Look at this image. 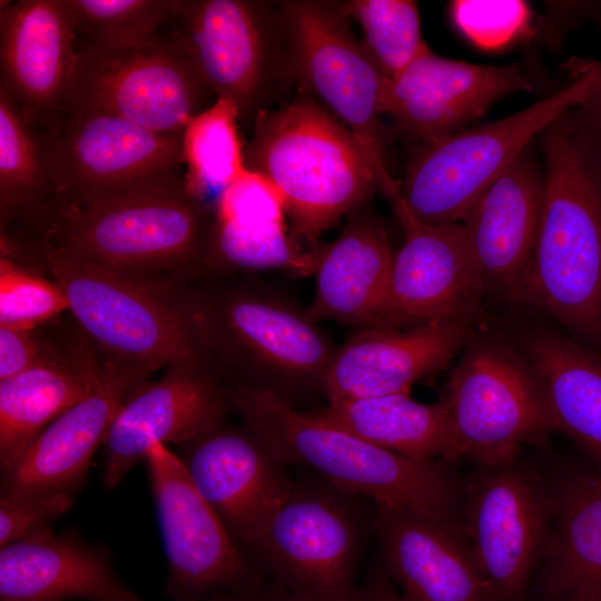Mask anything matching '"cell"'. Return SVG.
Returning <instances> with one entry per match:
<instances>
[{
	"instance_id": "1",
	"label": "cell",
	"mask_w": 601,
	"mask_h": 601,
	"mask_svg": "<svg viewBox=\"0 0 601 601\" xmlns=\"http://www.w3.org/2000/svg\"><path fill=\"white\" fill-rule=\"evenodd\" d=\"M545 197L522 303L601 346V150L573 109L541 135Z\"/></svg>"
},
{
	"instance_id": "2",
	"label": "cell",
	"mask_w": 601,
	"mask_h": 601,
	"mask_svg": "<svg viewBox=\"0 0 601 601\" xmlns=\"http://www.w3.org/2000/svg\"><path fill=\"white\" fill-rule=\"evenodd\" d=\"M236 275L181 282V297L217 372L231 384L290 395L322 388L337 347L306 312Z\"/></svg>"
},
{
	"instance_id": "3",
	"label": "cell",
	"mask_w": 601,
	"mask_h": 601,
	"mask_svg": "<svg viewBox=\"0 0 601 601\" xmlns=\"http://www.w3.org/2000/svg\"><path fill=\"white\" fill-rule=\"evenodd\" d=\"M243 426L280 463L315 469L344 494L420 512L461 526L464 485L450 465L417 461L328 425L265 390L229 384Z\"/></svg>"
},
{
	"instance_id": "4",
	"label": "cell",
	"mask_w": 601,
	"mask_h": 601,
	"mask_svg": "<svg viewBox=\"0 0 601 601\" xmlns=\"http://www.w3.org/2000/svg\"><path fill=\"white\" fill-rule=\"evenodd\" d=\"M245 161L282 195L292 234L313 246L377 191L353 134L308 95L257 114Z\"/></svg>"
},
{
	"instance_id": "5",
	"label": "cell",
	"mask_w": 601,
	"mask_h": 601,
	"mask_svg": "<svg viewBox=\"0 0 601 601\" xmlns=\"http://www.w3.org/2000/svg\"><path fill=\"white\" fill-rule=\"evenodd\" d=\"M214 208L185 187L53 207L35 247L111 268L190 282L205 276Z\"/></svg>"
},
{
	"instance_id": "6",
	"label": "cell",
	"mask_w": 601,
	"mask_h": 601,
	"mask_svg": "<svg viewBox=\"0 0 601 601\" xmlns=\"http://www.w3.org/2000/svg\"><path fill=\"white\" fill-rule=\"evenodd\" d=\"M36 259L63 289L75 325L104 357L157 370L173 364L215 368L185 307L181 282L48 248L37 249Z\"/></svg>"
},
{
	"instance_id": "7",
	"label": "cell",
	"mask_w": 601,
	"mask_h": 601,
	"mask_svg": "<svg viewBox=\"0 0 601 601\" xmlns=\"http://www.w3.org/2000/svg\"><path fill=\"white\" fill-rule=\"evenodd\" d=\"M28 125L52 208L185 185L183 134L66 105Z\"/></svg>"
},
{
	"instance_id": "8",
	"label": "cell",
	"mask_w": 601,
	"mask_h": 601,
	"mask_svg": "<svg viewBox=\"0 0 601 601\" xmlns=\"http://www.w3.org/2000/svg\"><path fill=\"white\" fill-rule=\"evenodd\" d=\"M601 87V61L556 92L502 119L420 144L400 198L428 225L460 223L483 191L566 111Z\"/></svg>"
},
{
	"instance_id": "9",
	"label": "cell",
	"mask_w": 601,
	"mask_h": 601,
	"mask_svg": "<svg viewBox=\"0 0 601 601\" xmlns=\"http://www.w3.org/2000/svg\"><path fill=\"white\" fill-rule=\"evenodd\" d=\"M279 11L289 73L353 134L377 191L393 204L400 184L387 167L381 121L386 78L353 33L341 4L287 1Z\"/></svg>"
},
{
	"instance_id": "10",
	"label": "cell",
	"mask_w": 601,
	"mask_h": 601,
	"mask_svg": "<svg viewBox=\"0 0 601 601\" xmlns=\"http://www.w3.org/2000/svg\"><path fill=\"white\" fill-rule=\"evenodd\" d=\"M462 353L444 395L457 460L477 466L505 463L555 431L522 351L475 333Z\"/></svg>"
},
{
	"instance_id": "11",
	"label": "cell",
	"mask_w": 601,
	"mask_h": 601,
	"mask_svg": "<svg viewBox=\"0 0 601 601\" xmlns=\"http://www.w3.org/2000/svg\"><path fill=\"white\" fill-rule=\"evenodd\" d=\"M66 106L122 118L161 134H183L214 95L176 29L128 48L77 45ZM62 105V106H63Z\"/></svg>"
},
{
	"instance_id": "12",
	"label": "cell",
	"mask_w": 601,
	"mask_h": 601,
	"mask_svg": "<svg viewBox=\"0 0 601 601\" xmlns=\"http://www.w3.org/2000/svg\"><path fill=\"white\" fill-rule=\"evenodd\" d=\"M554 514V492L518 459L477 466L465 482L461 528L491 601H524L531 574L543 559Z\"/></svg>"
},
{
	"instance_id": "13",
	"label": "cell",
	"mask_w": 601,
	"mask_h": 601,
	"mask_svg": "<svg viewBox=\"0 0 601 601\" xmlns=\"http://www.w3.org/2000/svg\"><path fill=\"white\" fill-rule=\"evenodd\" d=\"M176 26L216 98L240 119L266 109L277 76L289 72L279 10L253 0H179Z\"/></svg>"
},
{
	"instance_id": "14",
	"label": "cell",
	"mask_w": 601,
	"mask_h": 601,
	"mask_svg": "<svg viewBox=\"0 0 601 601\" xmlns=\"http://www.w3.org/2000/svg\"><path fill=\"white\" fill-rule=\"evenodd\" d=\"M167 561L165 593L171 601L208 597L257 583L244 553L195 487L168 445L154 444L145 460Z\"/></svg>"
},
{
	"instance_id": "15",
	"label": "cell",
	"mask_w": 601,
	"mask_h": 601,
	"mask_svg": "<svg viewBox=\"0 0 601 601\" xmlns=\"http://www.w3.org/2000/svg\"><path fill=\"white\" fill-rule=\"evenodd\" d=\"M343 494L294 485L253 553L306 601H358L357 526Z\"/></svg>"
},
{
	"instance_id": "16",
	"label": "cell",
	"mask_w": 601,
	"mask_h": 601,
	"mask_svg": "<svg viewBox=\"0 0 601 601\" xmlns=\"http://www.w3.org/2000/svg\"><path fill=\"white\" fill-rule=\"evenodd\" d=\"M229 383L213 367L173 364L138 386L119 408L102 444L101 480L116 489L157 443L176 446L226 421Z\"/></svg>"
},
{
	"instance_id": "17",
	"label": "cell",
	"mask_w": 601,
	"mask_h": 601,
	"mask_svg": "<svg viewBox=\"0 0 601 601\" xmlns=\"http://www.w3.org/2000/svg\"><path fill=\"white\" fill-rule=\"evenodd\" d=\"M392 206L404 242L393 255L378 327L406 328L439 322L474 324L484 295L461 224H424L401 198Z\"/></svg>"
},
{
	"instance_id": "18",
	"label": "cell",
	"mask_w": 601,
	"mask_h": 601,
	"mask_svg": "<svg viewBox=\"0 0 601 601\" xmlns=\"http://www.w3.org/2000/svg\"><path fill=\"white\" fill-rule=\"evenodd\" d=\"M195 487L244 553H254L294 484L247 428L225 422L177 446Z\"/></svg>"
},
{
	"instance_id": "19",
	"label": "cell",
	"mask_w": 601,
	"mask_h": 601,
	"mask_svg": "<svg viewBox=\"0 0 601 601\" xmlns=\"http://www.w3.org/2000/svg\"><path fill=\"white\" fill-rule=\"evenodd\" d=\"M545 197L544 168L528 147L472 204L460 224L484 298L522 302Z\"/></svg>"
},
{
	"instance_id": "20",
	"label": "cell",
	"mask_w": 601,
	"mask_h": 601,
	"mask_svg": "<svg viewBox=\"0 0 601 601\" xmlns=\"http://www.w3.org/2000/svg\"><path fill=\"white\" fill-rule=\"evenodd\" d=\"M533 88L520 63H470L427 48L386 81L383 115L403 135L422 144L461 131L499 100Z\"/></svg>"
},
{
	"instance_id": "21",
	"label": "cell",
	"mask_w": 601,
	"mask_h": 601,
	"mask_svg": "<svg viewBox=\"0 0 601 601\" xmlns=\"http://www.w3.org/2000/svg\"><path fill=\"white\" fill-rule=\"evenodd\" d=\"M156 371L149 365L104 357L91 391L35 439L10 472L1 477V491L76 493L119 408Z\"/></svg>"
},
{
	"instance_id": "22",
	"label": "cell",
	"mask_w": 601,
	"mask_h": 601,
	"mask_svg": "<svg viewBox=\"0 0 601 601\" xmlns=\"http://www.w3.org/2000/svg\"><path fill=\"white\" fill-rule=\"evenodd\" d=\"M474 334L469 323L363 328L329 364L323 384L328 404L410 393L415 382L445 368Z\"/></svg>"
},
{
	"instance_id": "23",
	"label": "cell",
	"mask_w": 601,
	"mask_h": 601,
	"mask_svg": "<svg viewBox=\"0 0 601 601\" xmlns=\"http://www.w3.org/2000/svg\"><path fill=\"white\" fill-rule=\"evenodd\" d=\"M77 53V36L62 0L1 2L0 90L26 122L65 104Z\"/></svg>"
},
{
	"instance_id": "24",
	"label": "cell",
	"mask_w": 601,
	"mask_h": 601,
	"mask_svg": "<svg viewBox=\"0 0 601 601\" xmlns=\"http://www.w3.org/2000/svg\"><path fill=\"white\" fill-rule=\"evenodd\" d=\"M375 528L403 601H491L460 525L376 503Z\"/></svg>"
},
{
	"instance_id": "25",
	"label": "cell",
	"mask_w": 601,
	"mask_h": 601,
	"mask_svg": "<svg viewBox=\"0 0 601 601\" xmlns=\"http://www.w3.org/2000/svg\"><path fill=\"white\" fill-rule=\"evenodd\" d=\"M141 601L110 556L50 526L0 546V601Z\"/></svg>"
},
{
	"instance_id": "26",
	"label": "cell",
	"mask_w": 601,
	"mask_h": 601,
	"mask_svg": "<svg viewBox=\"0 0 601 601\" xmlns=\"http://www.w3.org/2000/svg\"><path fill=\"white\" fill-rule=\"evenodd\" d=\"M393 253L383 224L361 208L339 236L318 248L315 294L306 312L317 323L378 327L387 298Z\"/></svg>"
},
{
	"instance_id": "27",
	"label": "cell",
	"mask_w": 601,
	"mask_h": 601,
	"mask_svg": "<svg viewBox=\"0 0 601 601\" xmlns=\"http://www.w3.org/2000/svg\"><path fill=\"white\" fill-rule=\"evenodd\" d=\"M50 357L0 380V470L7 475L35 439L82 400L99 375L102 355L78 328Z\"/></svg>"
},
{
	"instance_id": "28",
	"label": "cell",
	"mask_w": 601,
	"mask_h": 601,
	"mask_svg": "<svg viewBox=\"0 0 601 601\" xmlns=\"http://www.w3.org/2000/svg\"><path fill=\"white\" fill-rule=\"evenodd\" d=\"M522 353L536 375L555 431L570 437L601 472V356L550 329L530 332Z\"/></svg>"
},
{
	"instance_id": "29",
	"label": "cell",
	"mask_w": 601,
	"mask_h": 601,
	"mask_svg": "<svg viewBox=\"0 0 601 601\" xmlns=\"http://www.w3.org/2000/svg\"><path fill=\"white\" fill-rule=\"evenodd\" d=\"M554 514L544 553V587L564 600H601V472L566 466L552 480Z\"/></svg>"
},
{
	"instance_id": "30",
	"label": "cell",
	"mask_w": 601,
	"mask_h": 601,
	"mask_svg": "<svg viewBox=\"0 0 601 601\" xmlns=\"http://www.w3.org/2000/svg\"><path fill=\"white\" fill-rule=\"evenodd\" d=\"M309 414L413 460L459 461L444 398L424 404L411 398L410 393H397L333 403Z\"/></svg>"
},
{
	"instance_id": "31",
	"label": "cell",
	"mask_w": 601,
	"mask_h": 601,
	"mask_svg": "<svg viewBox=\"0 0 601 601\" xmlns=\"http://www.w3.org/2000/svg\"><path fill=\"white\" fill-rule=\"evenodd\" d=\"M52 209L33 134L0 90V243L32 247Z\"/></svg>"
},
{
	"instance_id": "32",
	"label": "cell",
	"mask_w": 601,
	"mask_h": 601,
	"mask_svg": "<svg viewBox=\"0 0 601 601\" xmlns=\"http://www.w3.org/2000/svg\"><path fill=\"white\" fill-rule=\"evenodd\" d=\"M239 119L231 102L216 98L190 119L183 132L185 187L207 204L210 195L217 200L247 169Z\"/></svg>"
},
{
	"instance_id": "33",
	"label": "cell",
	"mask_w": 601,
	"mask_h": 601,
	"mask_svg": "<svg viewBox=\"0 0 601 601\" xmlns=\"http://www.w3.org/2000/svg\"><path fill=\"white\" fill-rule=\"evenodd\" d=\"M318 248L303 245L286 226L242 227L214 217L205 276L272 269L314 274Z\"/></svg>"
},
{
	"instance_id": "34",
	"label": "cell",
	"mask_w": 601,
	"mask_h": 601,
	"mask_svg": "<svg viewBox=\"0 0 601 601\" xmlns=\"http://www.w3.org/2000/svg\"><path fill=\"white\" fill-rule=\"evenodd\" d=\"M77 45L128 48L176 29L179 0H62Z\"/></svg>"
},
{
	"instance_id": "35",
	"label": "cell",
	"mask_w": 601,
	"mask_h": 601,
	"mask_svg": "<svg viewBox=\"0 0 601 601\" xmlns=\"http://www.w3.org/2000/svg\"><path fill=\"white\" fill-rule=\"evenodd\" d=\"M341 6L347 17L359 23L363 43L386 80L401 73L428 48L414 1L354 0Z\"/></svg>"
},
{
	"instance_id": "36",
	"label": "cell",
	"mask_w": 601,
	"mask_h": 601,
	"mask_svg": "<svg viewBox=\"0 0 601 601\" xmlns=\"http://www.w3.org/2000/svg\"><path fill=\"white\" fill-rule=\"evenodd\" d=\"M69 312L60 285L8 256H0V327L36 329Z\"/></svg>"
},
{
	"instance_id": "37",
	"label": "cell",
	"mask_w": 601,
	"mask_h": 601,
	"mask_svg": "<svg viewBox=\"0 0 601 601\" xmlns=\"http://www.w3.org/2000/svg\"><path fill=\"white\" fill-rule=\"evenodd\" d=\"M455 26L474 45L496 49L528 29L529 6L520 0H456L450 6Z\"/></svg>"
},
{
	"instance_id": "38",
	"label": "cell",
	"mask_w": 601,
	"mask_h": 601,
	"mask_svg": "<svg viewBox=\"0 0 601 601\" xmlns=\"http://www.w3.org/2000/svg\"><path fill=\"white\" fill-rule=\"evenodd\" d=\"M215 219L242 227L286 226V209L277 188L263 175L246 169L217 198Z\"/></svg>"
},
{
	"instance_id": "39",
	"label": "cell",
	"mask_w": 601,
	"mask_h": 601,
	"mask_svg": "<svg viewBox=\"0 0 601 601\" xmlns=\"http://www.w3.org/2000/svg\"><path fill=\"white\" fill-rule=\"evenodd\" d=\"M73 501L75 492L65 490L1 491L0 546L50 526Z\"/></svg>"
},
{
	"instance_id": "40",
	"label": "cell",
	"mask_w": 601,
	"mask_h": 601,
	"mask_svg": "<svg viewBox=\"0 0 601 601\" xmlns=\"http://www.w3.org/2000/svg\"><path fill=\"white\" fill-rule=\"evenodd\" d=\"M61 345L36 329H12L0 327V380L30 370L51 355Z\"/></svg>"
},
{
	"instance_id": "41",
	"label": "cell",
	"mask_w": 601,
	"mask_h": 601,
	"mask_svg": "<svg viewBox=\"0 0 601 601\" xmlns=\"http://www.w3.org/2000/svg\"><path fill=\"white\" fill-rule=\"evenodd\" d=\"M205 601H306L287 589H263L258 583L231 591L215 593Z\"/></svg>"
},
{
	"instance_id": "42",
	"label": "cell",
	"mask_w": 601,
	"mask_h": 601,
	"mask_svg": "<svg viewBox=\"0 0 601 601\" xmlns=\"http://www.w3.org/2000/svg\"><path fill=\"white\" fill-rule=\"evenodd\" d=\"M573 111L583 130L601 150V87Z\"/></svg>"
},
{
	"instance_id": "43",
	"label": "cell",
	"mask_w": 601,
	"mask_h": 601,
	"mask_svg": "<svg viewBox=\"0 0 601 601\" xmlns=\"http://www.w3.org/2000/svg\"><path fill=\"white\" fill-rule=\"evenodd\" d=\"M358 601H403L383 575H375L358 590Z\"/></svg>"
},
{
	"instance_id": "44",
	"label": "cell",
	"mask_w": 601,
	"mask_h": 601,
	"mask_svg": "<svg viewBox=\"0 0 601 601\" xmlns=\"http://www.w3.org/2000/svg\"><path fill=\"white\" fill-rule=\"evenodd\" d=\"M562 601H601L600 599L598 598H594L592 595H588V594H575V595H571Z\"/></svg>"
}]
</instances>
